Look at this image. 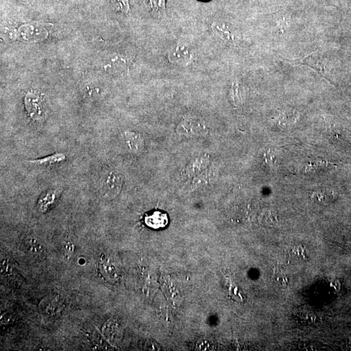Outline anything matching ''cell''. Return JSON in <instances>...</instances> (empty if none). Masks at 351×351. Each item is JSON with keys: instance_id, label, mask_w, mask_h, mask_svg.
<instances>
[{"instance_id": "1", "label": "cell", "mask_w": 351, "mask_h": 351, "mask_svg": "<svg viewBox=\"0 0 351 351\" xmlns=\"http://www.w3.org/2000/svg\"><path fill=\"white\" fill-rule=\"evenodd\" d=\"M167 57L173 65L187 67L192 63L195 53L190 45L179 42L171 48Z\"/></svg>"}, {"instance_id": "2", "label": "cell", "mask_w": 351, "mask_h": 351, "mask_svg": "<svg viewBox=\"0 0 351 351\" xmlns=\"http://www.w3.org/2000/svg\"><path fill=\"white\" fill-rule=\"evenodd\" d=\"M206 131L205 122L201 118L189 115L185 116L177 127V132L179 135L188 137H195L201 135Z\"/></svg>"}, {"instance_id": "3", "label": "cell", "mask_w": 351, "mask_h": 351, "mask_svg": "<svg viewBox=\"0 0 351 351\" xmlns=\"http://www.w3.org/2000/svg\"><path fill=\"white\" fill-rule=\"evenodd\" d=\"M123 179L122 176L117 172L107 173L101 177L100 187L103 196L113 198L121 192Z\"/></svg>"}, {"instance_id": "4", "label": "cell", "mask_w": 351, "mask_h": 351, "mask_svg": "<svg viewBox=\"0 0 351 351\" xmlns=\"http://www.w3.org/2000/svg\"><path fill=\"white\" fill-rule=\"evenodd\" d=\"M25 102L30 118L35 121H41L45 119L47 115V107L39 95L34 93L27 94Z\"/></svg>"}, {"instance_id": "5", "label": "cell", "mask_w": 351, "mask_h": 351, "mask_svg": "<svg viewBox=\"0 0 351 351\" xmlns=\"http://www.w3.org/2000/svg\"><path fill=\"white\" fill-rule=\"evenodd\" d=\"M122 141L124 146L131 153L139 154L144 150V140L139 133L125 131L122 135Z\"/></svg>"}, {"instance_id": "6", "label": "cell", "mask_w": 351, "mask_h": 351, "mask_svg": "<svg viewBox=\"0 0 351 351\" xmlns=\"http://www.w3.org/2000/svg\"><path fill=\"white\" fill-rule=\"evenodd\" d=\"M145 221L150 228L157 230L166 227L169 223V219L167 213L164 211L155 210L150 214L147 215Z\"/></svg>"}, {"instance_id": "7", "label": "cell", "mask_w": 351, "mask_h": 351, "mask_svg": "<svg viewBox=\"0 0 351 351\" xmlns=\"http://www.w3.org/2000/svg\"><path fill=\"white\" fill-rule=\"evenodd\" d=\"M293 314L295 320L303 325L316 324L319 320V317L316 312L305 307H300L295 309Z\"/></svg>"}, {"instance_id": "8", "label": "cell", "mask_w": 351, "mask_h": 351, "mask_svg": "<svg viewBox=\"0 0 351 351\" xmlns=\"http://www.w3.org/2000/svg\"><path fill=\"white\" fill-rule=\"evenodd\" d=\"M211 28L215 35L223 41L229 43H234L235 35L226 24L217 21L213 22L211 24Z\"/></svg>"}, {"instance_id": "9", "label": "cell", "mask_w": 351, "mask_h": 351, "mask_svg": "<svg viewBox=\"0 0 351 351\" xmlns=\"http://www.w3.org/2000/svg\"><path fill=\"white\" fill-rule=\"evenodd\" d=\"M337 198L336 193L332 189H322L315 191L311 195V199L316 204L327 205L334 202Z\"/></svg>"}, {"instance_id": "10", "label": "cell", "mask_w": 351, "mask_h": 351, "mask_svg": "<svg viewBox=\"0 0 351 351\" xmlns=\"http://www.w3.org/2000/svg\"><path fill=\"white\" fill-rule=\"evenodd\" d=\"M215 177H216V174L213 169H206L200 175L197 176L193 181V186L197 189L212 184L213 181L215 180Z\"/></svg>"}, {"instance_id": "11", "label": "cell", "mask_w": 351, "mask_h": 351, "mask_svg": "<svg viewBox=\"0 0 351 351\" xmlns=\"http://www.w3.org/2000/svg\"><path fill=\"white\" fill-rule=\"evenodd\" d=\"M209 159L206 156L199 157L189 165L187 173L191 176H197L207 169Z\"/></svg>"}, {"instance_id": "12", "label": "cell", "mask_w": 351, "mask_h": 351, "mask_svg": "<svg viewBox=\"0 0 351 351\" xmlns=\"http://www.w3.org/2000/svg\"><path fill=\"white\" fill-rule=\"evenodd\" d=\"M66 155L62 153H55L54 154L49 155V156L43 157V158L32 159L29 162L35 163L39 165H55L57 163L63 162L65 161Z\"/></svg>"}, {"instance_id": "13", "label": "cell", "mask_w": 351, "mask_h": 351, "mask_svg": "<svg viewBox=\"0 0 351 351\" xmlns=\"http://www.w3.org/2000/svg\"><path fill=\"white\" fill-rule=\"evenodd\" d=\"M166 0H147V5L155 17L160 18L165 13Z\"/></svg>"}, {"instance_id": "14", "label": "cell", "mask_w": 351, "mask_h": 351, "mask_svg": "<svg viewBox=\"0 0 351 351\" xmlns=\"http://www.w3.org/2000/svg\"><path fill=\"white\" fill-rule=\"evenodd\" d=\"M230 95L235 106H239L243 103L242 93L238 81H233L231 85Z\"/></svg>"}, {"instance_id": "15", "label": "cell", "mask_w": 351, "mask_h": 351, "mask_svg": "<svg viewBox=\"0 0 351 351\" xmlns=\"http://www.w3.org/2000/svg\"><path fill=\"white\" fill-rule=\"evenodd\" d=\"M273 280L275 284L281 288H286L288 286L289 280L286 273L281 269H276L275 271Z\"/></svg>"}, {"instance_id": "16", "label": "cell", "mask_w": 351, "mask_h": 351, "mask_svg": "<svg viewBox=\"0 0 351 351\" xmlns=\"http://www.w3.org/2000/svg\"><path fill=\"white\" fill-rule=\"evenodd\" d=\"M55 197H56V195H55V192L50 191V192L47 193L39 201L40 208L43 209V210H46V209L49 208V206H50L54 202Z\"/></svg>"}, {"instance_id": "17", "label": "cell", "mask_w": 351, "mask_h": 351, "mask_svg": "<svg viewBox=\"0 0 351 351\" xmlns=\"http://www.w3.org/2000/svg\"><path fill=\"white\" fill-rule=\"evenodd\" d=\"M330 165H332L328 161H317L316 163H311L310 165H307L306 171L308 173H318L328 168Z\"/></svg>"}, {"instance_id": "18", "label": "cell", "mask_w": 351, "mask_h": 351, "mask_svg": "<svg viewBox=\"0 0 351 351\" xmlns=\"http://www.w3.org/2000/svg\"><path fill=\"white\" fill-rule=\"evenodd\" d=\"M25 249H26L27 252L29 254L35 256H41L44 253V250L42 249V247L36 241L33 240L29 241L28 242L26 243Z\"/></svg>"}, {"instance_id": "19", "label": "cell", "mask_w": 351, "mask_h": 351, "mask_svg": "<svg viewBox=\"0 0 351 351\" xmlns=\"http://www.w3.org/2000/svg\"><path fill=\"white\" fill-rule=\"evenodd\" d=\"M263 224L267 226H275L278 223L276 215L271 211H266L263 213L262 217Z\"/></svg>"}, {"instance_id": "20", "label": "cell", "mask_w": 351, "mask_h": 351, "mask_svg": "<svg viewBox=\"0 0 351 351\" xmlns=\"http://www.w3.org/2000/svg\"><path fill=\"white\" fill-rule=\"evenodd\" d=\"M111 1L117 11L125 13H128L129 9L128 0H111Z\"/></svg>"}, {"instance_id": "21", "label": "cell", "mask_w": 351, "mask_h": 351, "mask_svg": "<svg viewBox=\"0 0 351 351\" xmlns=\"http://www.w3.org/2000/svg\"><path fill=\"white\" fill-rule=\"evenodd\" d=\"M264 161L265 164L269 167H274L276 163V156L273 150L267 151L264 154Z\"/></svg>"}, {"instance_id": "22", "label": "cell", "mask_w": 351, "mask_h": 351, "mask_svg": "<svg viewBox=\"0 0 351 351\" xmlns=\"http://www.w3.org/2000/svg\"><path fill=\"white\" fill-rule=\"evenodd\" d=\"M101 271H103V274L107 275V276H110L109 275H111V274L113 275L115 269L114 267L111 266V265H109L108 263H103L102 265H101Z\"/></svg>"}, {"instance_id": "23", "label": "cell", "mask_w": 351, "mask_h": 351, "mask_svg": "<svg viewBox=\"0 0 351 351\" xmlns=\"http://www.w3.org/2000/svg\"><path fill=\"white\" fill-rule=\"evenodd\" d=\"M202 1H207V0H202Z\"/></svg>"}]
</instances>
